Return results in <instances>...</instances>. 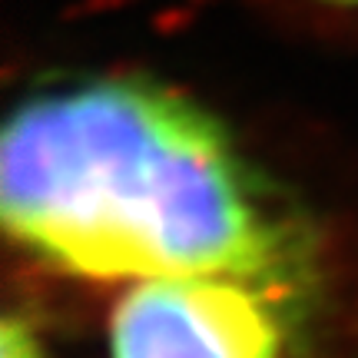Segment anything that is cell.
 <instances>
[{
  "instance_id": "obj_1",
  "label": "cell",
  "mask_w": 358,
  "mask_h": 358,
  "mask_svg": "<svg viewBox=\"0 0 358 358\" xmlns=\"http://www.w3.org/2000/svg\"><path fill=\"white\" fill-rule=\"evenodd\" d=\"M0 216L13 243L83 279L232 275L289 295L308 268L232 129L133 70L47 80L13 106Z\"/></svg>"
},
{
  "instance_id": "obj_2",
  "label": "cell",
  "mask_w": 358,
  "mask_h": 358,
  "mask_svg": "<svg viewBox=\"0 0 358 358\" xmlns=\"http://www.w3.org/2000/svg\"><path fill=\"white\" fill-rule=\"evenodd\" d=\"M272 295L232 275L133 282L110 315V358H282Z\"/></svg>"
},
{
  "instance_id": "obj_4",
  "label": "cell",
  "mask_w": 358,
  "mask_h": 358,
  "mask_svg": "<svg viewBox=\"0 0 358 358\" xmlns=\"http://www.w3.org/2000/svg\"><path fill=\"white\" fill-rule=\"evenodd\" d=\"M0 358H40V342L34 338L30 325L20 322L17 315L3 319V332H0Z\"/></svg>"
},
{
  "instance_id": "obj_3",
  "label": "cell",
  "mask_w": 358,
  "mask_h": 358,
  "mask_svg": "<svg viewBox=\"0 0 358 358\" xmlns=\"http://www.w3.org/2000/svg\"><path fill=\"white\" fill-rule=\"evenodd\" d=\"M289 10L308 13L319 20H332V24L358 27V0H275Z\"/></svg>"
}]
</instances>
